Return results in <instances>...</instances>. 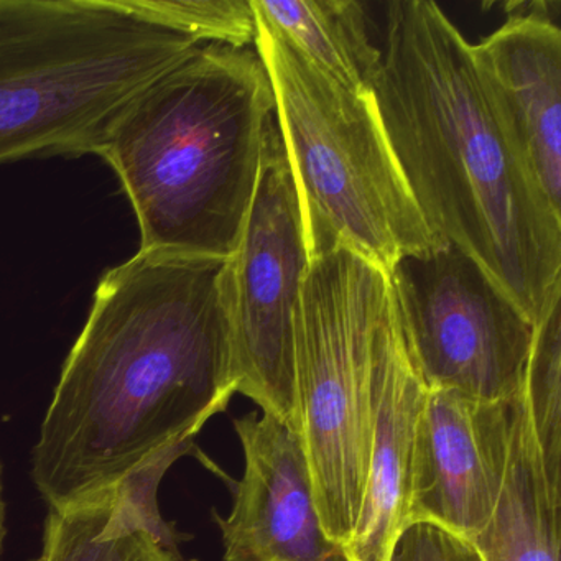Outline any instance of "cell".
I'll use <instances>...</instances> for the list:
<instances>
[{"mask_svg":"<svg viewBox=\"0 0 561 561\" xmlns=\"http://www.w3.org/2000/svg\"><path fill=\"white\" fill-rule=\"evenodd\" d=\"M222 259L137 252L104 272L32 449L48 507L185 455L238 393Z\"/></svg>","mask_w":561,"mask_h":561,"instance_id":"6da1fadb","label":"cell"},{"mask_svg":"<svg viewBox=\"0 0 561 561\" xmlns=\"http://www.w3.org/2000/svg\"><path fill=\"white\" fill-rule=\"evenodd\" d=\"M377 45L369 90L423 219L537 324L561 291V213L508 147L471 45L432 0L386 4Z\"/></svg>","mask_w":561,"mask_h":561,"instance_id":"7a4b0ae2","label":"cell"},{"mask_svg":"<svg viewBox=\"0 0 561 561\" xmlns=\"http://www.w3.org/2000/svg\"><path fill=\"white\" fill-rule=\"evenodd\" d=\"M274 123L271 80L251 47L199 44L133 94L93 153L133 205L139 251L231 257Z\"/></svg>","mask_w":561,"mask_h":561,"instance_id":"3957f363","label":"cell"},{"mask_svg":"<svg viewBox=\"0 0 561 561\" xmlns=\"http://www.w3.org/2000/svg\"><path fill=\"white\" fill-rule=\"evenodd\" d=\"M251 4L308 259L347 249L389 274L407 255L445 248L407 186L373 91L337 83Z\"/></svg>","mask_w":561,"mask_h":561,"instance_id":"277c9868","label":"cell"},{"mask_svg":"<svg viewBox=\"0 0 561 561\" xmlns=\"http://www.w3.org/2000/svg\"><path fill=\"white\" fill-rule=\"evenodd\" d=\"M198 45L127 0H0V165L93 153L113 114Z\"/></svg>","mask_w":561,"mask_h":561,"instance_id":"5b68a950","label":"cell"},{"mask_svg":"<svg viewBox=\"0 0 561 561\" xmlns=\"http://www.w3.org/2000/svg\"><path fill=\"white\" fill-rule=\"evenodd\" d=\"M389 274L336 249L311 259L295 314L297 433L328 538L356 527L370 453V341Z\"/></svg>","mask_w":561,"mask_h":561,"instance_id":"8992f818","label":"cell"},{"mask_svg":"<svg viewBox=\"0 0 561 561\" xmlns=\"http://www.w3.org/2000/svg\"><path fill=\"white\" fill-rule=\"evenodd\" d=\"M403 340L426 389L511 402L535 324L461 249L407 255L389 272Z\"/></svg>","mask_w":561,"mask_h":561,"instance_id":"52a82bcc","label":"cell"},{"mask_svg":"<svg viewBox=\"0 0 561 561\" xmlns=\"http://www.w3.org/2000/svg\"><path fill=\"white\" fill-rule=\"evenodd\" d=\"M308 264L297 190L275 121L238 248L226 259L222 297L238 393L295 430V314Z\"/></svg>","mask_w":561,"mask_h":561,"instance_id":"ba28073f","label":"cell"},{"mask_svg":"<svg viewBox=\"0 0 561 561\" xmlns=\"http://www.w3.org/2000/svg\"><path fill=\"white\" fill-rule=\"evenodd\" d=\"M515 399L428 389L416 423L410 524L436 525L471 541L484 530L507 472Z\"/></svg>","mask_w":561,"mask_h":561,"instance_id":"9c48e42d","label":"cell"},{"mask_svg":"<svg viewBox=\"0 0 561 561\" xmlns=\"http://www.w3.org/2000/svg\"><path fill=\"white\" fill-rule=\"evenodd\" d=\"M232 425L244 471L231 482V512H213L222 561H344L321 524L297 430L262 412L234 419Z\"/></svg>","mask_w":561,"mask_h":561,"instance_id":"30bf717a","label":"cell"},{"mask_svg":"<svg viewBox=\"0 0 561 561\" xmlns=\"http://www.w3.org/2000/svg\"><path fill=\"white\" fill-rule=\"evenodd\" d=\"M485 101L528 175L561 213V32L543 11L471 45Z\"/></svg>","mask_w":561,"mask_h":561,"instance_id":"8fae6325","label":"cell"},{"mask_svg":"<svg viewBox=\"0 0 561 561\" xmlns=\"http://www.w3.org/2000/svg\"><path fill=\"white\" fill-rule=\"evenodd\" d=\"M426 392L407 350L390 288L370 341L369 468L344 561H389L410 525L413 448Z\"/></svg>","mask_w":561,"mask_h":561,"instance_id":"7c38bea8","label":"cell"},{"mask_svg":"<svg viewBox=\"0 0 561 561\" xmlns=\"http://www.w3.org/2000/svg\"><path fill=\"white\" fill-rule=\"evenodd\" d=\"M175 456L83 501L50 508L35 561H182L157 489Z\"/></svg>","mask_w":561,"mask_h":561,"instance_id":"4fadbf2b","label":"cell"},{"mask_svg":"<svg viewBox=\"0 0 561 561\" xmlns=\"http://www.w3.org/2000/svg\"><path fill=\"white\" fill-rule=\"evenodd\" d=\"M561 488L551 484L524 389L497 505L472 543L484 561H560Z\"/></svg>","mask_w":561,"mask_h":561,"instance_id":"5bb4252c","label":"cell"},{"mask_svg":"<svg viewBox=\"0 0 561 561\" xmlns=\"http://www.w3.org/2000/svg\"><path fill=\"white\" fill-rule=\"evenodd\" d=\"M265 19L320 70L350 90L370 91L379 45L356 0H252Z\"/></svg>","mask_w":561,"mask_h":561,"instance_id":"9a60e30c","label":"cell"},{"mask_svg":"<svg viewBox=\"0 0 561 561\" xmlns=\"http://www.w3.org/2000/svg\"><path fill=\"white\" fill-rule=\"evenodd\" d=\"M561 291L534 330L524 392L551 484L561 488Z\"/></svg>","mask_w":561,"mask_h":561,"instance_id":"2e32d148","label":"cell"},{"mask_svg":"<svg viewBox=\"0 0 561 561\" xmlns=\"http://www.w3.org/2000/svg\"><path fill=\"white\" fill-rule=\"evenodd\" d=\"M153 24L186 35L199 44L234 48L254 45L255 14L251 0H127Z\"/></svg>","mask_w":561,"mask_h":561,"instance_id":"e0dca14e","label":"cell"},{"mask_svg":"<svg viewBox=\"0 0 561 561\" xmlns=\"http://www.w3.org/2000/svg\"><path fill=\"white\" fill-rule=\"evenodd\" d=\"M389 561H484L471 540L432 524H410Z\"/></svg>","mask_w":561,"mask_h":561,"instance_id":"ac0fdd59","label":"cell"},{"mask_svg":"<svg viewBox=\"0 0 561 561\" xmlns=\"http://www.w3.org/2000/svg\"><path fill=\"white\" fill-rule=\"evenodd\" d=\"M5 534H8V528H5L4 484H2V462H0V560L4 553Z\"/></svg>","mask_w":561,"mask_h":561,"instance_id":"d6986e66","label":"cell"}]
</instances>
